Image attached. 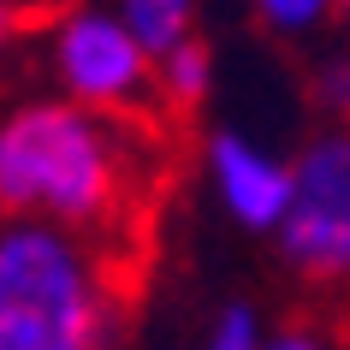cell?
<instances>
[{"label":"cell","mask_w":350,"mask_h":350,"mask_svg":"<svg viewBox=\"0 0 350 350\" xmlns=\"http://www.w3.org/2000/svg\"><path fill=\"white\" fill-rule=\"evenodd\" d=\"M214 350H261L256 345V314L250 309H226L220 332H214Z\"/></svg>","instance_id":"cell-10"},{"label":"cell","mask_w":350,"mask_h":350,"mask_svg":"<svg viewBox=\"0 0 350 350\" xmlns=\"http://www.w3.org/2000/svg\"><path fill=\"white\" fill-rule=\"evenodd\" d=\"M314 90H321V101H327L338 119L350 125V48L345 54H332L327 66H321V77H314Z\"/></svg>","instance_id":"cell-9"},{"label":"cell","mask_w":350,"mask_h":350,"mask_svg":"<svg viewBox=\"0 0 350 350\" xmlns=\"http://www.w3.org/2000/svg\"><path fill=\"white\" fill-rule=\"evenodd\" d=\"M208 166L220 185L226 208L243 226H279L291 208V166H279L267 148L243 143V137H214L208 143Z\"/></svg>","instance_id":"cell-5"},{"label":"cell","mask_w":350,"mask_h":350,"mask_svg":"<svg viewBox=\"0 0 350 350\" xmlns=\"http://www.w3.org/2000/svg\"><path fill=\"white\" fill-rule=\"evenodd\" d=\"M285 261L350 314V137H321L291 166V208L279 220Z\"/></svg>","instance_id":"cell-3"},{"label":"cell","mask_w":350,"mask_h":350,"mask_svg":"<svg viewBox=\"0 0 350 350\" xmlns=\"http://www.w3.org/2000/svg\"><path fill=\"white\" fill-rule=\"evenodd\" d=\"M18 24V0H0V42H6V30Z\"/></svg>","instance_id":"cell-11"},{"label":"cell","mask_w":350,"mask_h":350,"mask_svg":"<svg viewBox=\"0 0 350 350\" xmlns=\"http://www.w3.org/2000/svg\"><path fill=\"white\" fill-rule=\"evenodd\" d=\"M119 297L83 238L48 220L0 232V350H113Z\"/></svg>","instance_id":"cell-2"},{"label":"cell","mask_w":350,"mask_h":350,"mask_svg":"<svg viewBox=\"0 0 350 350\" xmlns=\"http://www.w3.org/2000/svg\"><path fill=\"white\" fill-rule=\"evenodd\" d=\"M332 6H338V0H256V12L273 24L279 36H303V30H314Z\"/></svg>","instance_id":"cell-8"},{"label":"cell","mask_w":350,"mask_h":350,"mask_svg":"<svg viewBox=\"0 0 350 350\" xmlns=\"http://www.w3.org/2000/svg\"><path fill=\"white\" fill-rule=\"evenodd\" d=\"M338 6H345V12H350V0H338Z\"/></svg>","instance_id":"cell-14"},{"label":"cell","mask_w":350,"mask_h":350,"mask_svg":"<svg viewBox=\"0 0 350 350\" xmlns=\"http://www.w3.org/2000/svg\"><path fill=\"white\" fill-rule=\"evenodd\" d=\"M30 6H48V0H30Z\"/></svg>","instance_id":"cell-13"},{"label":"cell","mask_w":350,"mask_h":350,"mask_svg":"<svg viewBox=\"0 0 350 350\" xmlns=\"http://www.w3.org/2000/svg\"><path fill=\"white\" fill-rule=\"evenodd\" d=\"M119 18L137 30V42L148 54H166L172 42L190 36V0H125Z\"/></svg>","instance_id":"cell-7"},{"label":"cell","mask_w":350,"mask_h":350,"mask_svg":"<svg viewBox=\"0 0 350 350\" xmlns=\"http://www.w3.org/2000/svg\"><path fill=\"white\" fill-rule=\"evenodd\" d=\"M54 66L77 107L137 113L154 95V54L113 12H66L54 30Z\"/></svg>","instance_id":"cell-4"},{"label":"cell","mask_w":350,"mask_h":350,"mask_svg":"<svg viewBox=\"0 0 350 350\" xmlns=\"http://www.w3.org/2000/svg\"><path fill=\"white\" fill-rule=\"evenodd\" d=\"M154 95H166L172 107H196L208 95V48L196 36L172 42L166 54H154Z\"/></svg>","instance_id":"cell-6"},{"label":"cell","mask_w":350,"mask_h":350,"mask_svg":"<svg viewBox=\"0 0 350 350\" xmlns=\"http://www.w3.org/2000/svg\"><path fill=\"white\" fill-rule=\"evenodd\" d=\"M131 125L137 119L113 125L107 113L77 101L18 107L0 125V208L48 214L59 232L95 238V256L125 297L143 267L148 226V185Z\"/></svg>","instance_id":"cell-1"},{"label":"cell","mask_w":350,"mask_h":350,"mask_svg":"<svg viewBox=\"0 0 350 350\" xmlns=\"http://www.w3.org/2000/svg\"><path fill=\"white\" fill-rule=\"evenodd\" d=\"M273 350H314V345H309V338H279Z\"/></svg>","instance_id":"cell-12"}]
</instances>
